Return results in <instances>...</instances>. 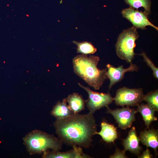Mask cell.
<instances>
[{
  "label": "cell",
  "instance_id": "cell-1",
  "mask_svg": "<svg viewBox=\"0 0 158 158\" xmlns=\"http://www.w3.org/2000/svg\"><path fill=\"white\" fill-rule=\"evenodd\" d=\"M97 126L93 114L90 112L73 114L65 118L56 119L53 123L55 132L63 143L85 148L91 145Z\"/></svg>",
  "mask_w": 158,
  "mask_h": 158
},
{
  "label": "cell",
  "instance_id": "cell-2",
  "mask_svg": "<svg viewBox=\"0 0 158 158\" xmlns=\"http://www.w3.org/2000/svg\"><path fill=\"white\" fill-rule=\"evenodd\" d=\"M99 60L98 56L84 54L73 59L74 72L95 90H99L107 78V68L100 70L97 67Z\"/></svg>",
  "mask_w": 158,
  "mask_h": 158
},
{
  "label": "cell",
  "instance_id": "cell-3",
  "mask_svg": "<svg viewBox=\"0 0 158 158\" xmlns=\"http://www.w3.org/2000/svg\"><path fill=\"white\" fill-rule=\"evenodd\" d=\"M23 143L31 154H43L50 149L58 151L62 149L63 142L58 138L39 130H35L23 138Z\"/></svg>",
  "mask_w": 158,
  "mask_h": 158
},
{
  "label": "cell",
  "instance_id": "cell-4",
  "mask_svg": "<svg viewBox=\"0 0 158 158\" xmlns=\"http://www.w3.org/2000/svg\"><path fill=\"white\" fill-rule=\"evenodd\" d=\"M139 36L137 28L133 26L123 30L119 35L115 45L116 54L119 58L127 63L132 62L136 54L134 48Z\"/></svg>",
  "mask_w": 158,
  "mask_h": 158
},
{
  "label": "cell",
  "instance_id": "cell-5",
  "mask_svg": "<svg viewBox=\"0 0 158 158\" xmlns=\"http://www.w3.org/2000/svg\"><path fill=\"white\" fill-rule=\"evenodd\" d=\"M144 96L142 88H130L124 87L117 90L114 98L117 105L134 106H138L144 101Z\"/></svg>",
  "mask_w": 158,
  "mask_h": 158
},
{
  "label": "cell",
  "instance_id": "cell-6",
  "mask_svg": "<svg viewBox=\"0 0 158 158\" xmlns=\"http://www.w3.org/2000/svg\"><path fill=\"white\" fill-rule=\"evenodd\" d=\"M78 84L88 94V98L85 102L90 113L93 114L97 110L109 106L114 100V98L109 92L104 93L95 92L89 87L84 86L80 83H78Z\"/></svg>",
  "mask_w": 158,
  "mask_h": 158
},
{
  "label": "cell",
  "instance_id": "cell-7",
  "mask_svg": "<svg viewBox=\"0 0 158 158\" xmlns=\"http://www.w3.org/2000/svg\"><path fill=\"white\" fill-rule=\"evenodd\" d=\"M107 108V112L111 114L114 117L118 125V127L123 130L131 127L132 123L135 120V114L137 111L129 106L121 109L112 110L109 106Z\"/></svg>",
  "mask_w": 158,
  "mask_h": 158
},
{
  "label": "cell",
  "instance_id": "cell-8",
  "mask_svg": "<svg viewBox=\"0 0 158 158\" xmlns=\"http://www.w3.org/2000/svg\"><path fill=\"white\" fill-rule=\"evenodd\" d=\"M121 13L123 17L130 22L137 29H145L147 26H150L158 30V28L149 20L147 16L144 12L129 7L123 9Z\"/></svg>",
  "mask_w": 158,
  "mask_h": 158
},
{
  "label": "cell",
  "instance_id": "cell-9",
  "mask_svg": "<svg viewBox=\"0 0 158 158\" xmlns=\"http://www.w3.org/2000/svg\"><path fill=\"white\" fill-rule=\"evenodd\" d=\"M106 76L110 81L109 86L110 90L116 83L121 81L124 78L125 73L128 72H135L138 71V67L137 65L131 62L130 66L127 68H123L121 65L117 67H114L108 64L107 65Z\"/></svg>",
  "mask_w": 158,
  "mask_h": 158
},
{
  "label": "cell",
  "instance_id": "cell-10",
  "mask_svg": "<svg viewBox=\"0 0 158 158\" xmlns=\"http://www.w3.org/2000/svg\"><path fill=\"white\" fill-rule=\"evenodd\" d=\"M73 149L64 152L59 151L50 152L49 151L43 154L42 157L44 158H91L84 153L81 147L74 146Z\"/></svg>",
  "mask_w": 158,
  "mask_h": 158
},
{
  "label": "cell",
  "instance_id": "cell-11",
  "mask_svg": "<svg viewBox=\"0 0 158 158\" xmlns=\"http://www.w3.org/2000/svg\"><path fill=\"white\" fill-rule=\"evenodd\" d=\"M123 141L124 151H129L138 156L140 154L142 148L139 145L140 140L137 135L135 127H132L129 131L127 137L123 139Z\"/></svg>",
  "mask_w": 158,
  "mask_h": 158
},
{
  "label": "cell",
  "instance_id": "cell-12",
  "mask_svg": "<svg viewBox=\"0 0 158 158\" xmlns=\"http://www.w3.org/2000/svg\"><path fill=\"white\" fill-rule=\"evenodd\" d=\"M139 138L140 141L147 148L150 147L153 149L156 156L157 154V149L158 147V130L147 128L140 132Z\"/></svg>",
  "mask_w": 158,
  "mask_h": 158
},
{
  "label": "cell",
  "instance_id": "cell-13",
  "mask_svg": "<svg viewBox=\"0 0 158 158\" xmlns=\"http://www.w3.org/2000/svg\"><path fill=\"white\" fill-rule=\"evenodd\" d=\"M101 130L99 132H97L95 134L99 135L107 142H114L118 138L117 128L114 126V125L105 121L101 123Z\"/></svg>",
  "mask_w": 158,
  "mask_h": 158
},
{
  "label": "cell",
  "instance_id": "cell-14",
  "mask_svg": "<svg viewBox=\"0 0 158 158\" xmlns=\"http://www.w3.org/2000/svg\"><path fill=\"white\" fill-rule=\"evenodd\" d=\"M66 99L69 108L74 114L78 113L85 109V101L78 93L70 94Z\"/></svg>",
  "mask_w": 158,
  "mask_h": 158
},
{
  "label": "cell",
  "instance_id": "cell-15",
  "mask_svg": "<svg viewBox=\"0 0 158 158\" xmlns=\"http://www.w3.org/2000/svg\"><path fill=\"white\" fill-rule=\"evenodd\" d=\"M51 114L57 120L65 118L72 115L73 113L67 104L66 98L62 101H59L54 107Z\"/></svg>",
  "mask_w": 158,
  "mask_h": 158
},
{
  "label": "cell",
  "instance_id": "cell-16",
  "mask_svg": "<svg viewBox=\"0 0 158 158\" xmlns=\"http://www.w3.org/2000/svg\"><path fill=\"white\" fill-rule=\"evenodd\" d=\"M137 106L136 110L137 112H139L141 114L145 125L147 128H149L151 123L157 120L154 115L155 111L147 104H140Z\"/></svg>",
  "mask_w": 158,
  "mask_h": 158
},
{
  "label": "cell",
  "instance_id": "cell-17",
  "mask_svg": "<svg viewBox=\"0 0 158 158\" xmlns=\"http://www.w3.org/2000/svg\"><path fill=\"white\" fill-rule=\"evenodd\" d=\"M126 4L130 7L137 10L142 7L144 9V13L147 16L151 13V6L152 2L150 0H124Z\"/></svg>",
  "mask_w": 158,
  "mask_h": 158
},
{
  "label": "cell",
  "instance_id": "cell-18",
  "mask_svg": "<svg viewBox=\"0 0 158 158\" xmlns=\"http://www.w3.org/2000/svg\"><path fill=\"white\" fill-rule=\"evenodd\" d=\"M73 42L77 47V53L87 55L94 54L97 51V49L90 42H78L74 41Z\"/></svg>",
  "mask_w": 158,
  "mask_h": 158
},
{
  "label": "cell",
  "instance_id": "cell-19",
  "mask_svg": "<svg viewBox=\"0 0 158 158\" xmlns=\"http://www.w3.org/2000/svg\"><path fill=\"white\" fill-rule=\"evenodd\" d=\"M158 90L151 91L145 95L144 101L155 111H158Z\"/></svg>",
  "mask_w": 158,
  "mask_h": 158
},
{
  "label": "cell",
  "instance_id": "cell-20",
  "mask_svg": "<svg viewBox=\"0 0 158 158\" xmlns=\"http://www.w3.org/2000/svg\"><path fill=\"white\" fill-rule=\"evenodd\" d=\"M138 55L142 56L143 57L144 61L147 63V65L152 70L154 77L158 79V68L155 66L150 59L147 56L145 53L142 52L141 54Z\"/></svg>",
  "mask_w": 158,
  "mask_h": 158
},
{
  "label": "cell",
  "instance_id": "cell-21",
  "mask_svg": "<svg viewBox=\"0 0 158 158\" xmlns=\"http://www.w3.org/2000/svg\"><path fill=\"white\" fill-rule=\"evenodd\" d=\"M125 151L124 150H121L117 147L115 153L110 156V158H126L127 157L125 154Z\"/></svg>",
  "mask_w": 158,
  "mask_h": 158
},
{
  "label": "cell",
  "instance_id": "cell-22",
  "mask_svg": "<svg viewBox=\"0 0 158 158\" xmlns=\"http://www.w3.org/2000/svg\"><path fill=\"white\" fill-rule=\"evenodd\" d=\"M138 157L139 158H152L153 157L151 154L150 150L147 148L146 150L144 151L142 154L139 155Z\"/></svg>",
  "mask_w": 158,
  "mask_h": 158
}]
</instances>
